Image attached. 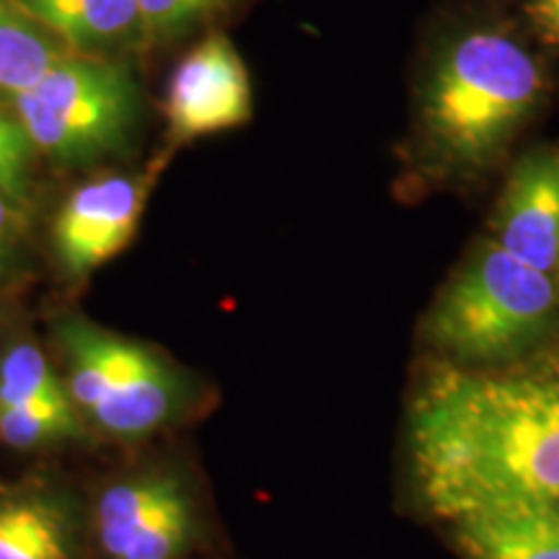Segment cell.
<instances>
[{"instance_id": "6da1fadb", "label": "cell", "mask_w": 559, "mask_h": 559, "mask_svg": "<svg viewBox=\"0 0 559 559\" xmlns=\"http://www.w3.org/2000/svg\"><path fill=\"white\" fill-rule=\"evenodd\" d=\"M559 96V60L515 0H445L425 19L409 66L394 194H481L519 156Z\"/></svg>"}, {"instance_id": "7a4b0ae2", "label": "cell", "mask_w": 559, "mask_h": 559, "mask_svg": "<svg viewBox=\"0 0 559 559\" xmlns=\"http://www.w3.org/2000/svg\"><path fill=\"white\" fill-rule=\"evenodd\" d=\"M407 440L417 495L438 519L559 508V376L430 360Z\"/></svg>"}, {"instance_id": "3957f363", "label": "cell", "mask_w": 559, "mask_h": 559, "mask_svg": "<svg viewBox=\"0 0 559 559\" xmlns=\"http://www.w3.org/2000/svg\"><path fill=\"white\" fill-rule=\"evenodd\" d=\"M419 340L459 368L519 366L559 342V288L485 234L440 285Z\"/></svg>"}, {"instance_id": "277c9868", "label": "cell", "mask_w": 559, "mask_h": 559, "mask_svg": "<svg viewBox=\"0 0 559 559\" xmlns=\"http://www.w3.org/2000/svg\"><path fill=\"white\" fill-rule=\"evenodd\" d=\"M143 107L130 66L86 55H70L29 91L9 99L37 156L58 166H91L128 151Z\"/></svg>"}, {"instance_id": "5b68a950", "label": "cell", "mask_w": 559, "mask_h": 559, "mask_svg": "<svg viewBox=\"0 0 559 559\" xmlns=\"http://www.w3.org/2000/svg\"><path fill=\"white\" fill-rule=\"evenodd\" d=\"M58 342L68 360L70 400L109 436H151L185 412V379L153 349L86 319L62 321Z\"/></svg>"}, {"instance_id": "8992f818", "label": "cell", "mask_w": 559, "mask_h": 559, "mask_svg": "<svg viewBox=\"0 0 559 559\" xmlns=\"http://www.w3.org/2000/svg\"><path fill=\"white\" fill-rule=\"evenodd\" d=\"M487 236L559 288V140L523 145L510 160Z\"/></svg>"}, {"instance_id": "52a82bcc", "label": "cell", "mask_w": 559, "mask_h": 559, "mask_svg": "<svg viewBox=\"0 0 559 559\" xmlns=\"http://www.w3.org/2000/svg\"><path fill=\"white\" fill-rule=\"evenodd\" d=\"M249 70L223 32H210L179 62L166 94V120L174 143L241 128L251 120Z\"/></svg>"}, {"instance_id": "ba28073f", "label": "cell", "mask_w": 559, "mask_h": 559, "mask_svg": "<svg viewBox=\"0 0 559 559\" xmlns=\"http://www.w3.org/2000/svg\"><path fill=\"white\" fill-rule=\"evenodd\" d=\"M151 181L148 174H107L62 202L52 226V247L68 275L86 277L128 247Z\"/></svg>"}, {"instance_id": "9c48e42d", "label": "cell", "mask_w": 559, "mask_h": 559, "mask_svg": "<svg viewBox=\"0 0 559 559\" xmlns=\"http://www.w3.org/2000/svg\"><path fill=\"white\" fill-rule=\"evenodd\" d=\"M0 559H81L79 510L58 487L0 492Z\"/></svg>"}, {"instance_id": "30bf717a", "label": "cell", "mask_w": 559, "mask_h": 559, "mask_svg": "<svg viewBox=\"0 0 559 559\" xmlns=\"http://www.w3.org/2000/svg\"><path fill=\"white\" fill-rule=\"evenodd\" d=\"M70 52L122 60L148 45L138 0H11Z\"/></svg>"}, {"instance_id": "8fae6325", "label": "cell", "mask_w": 559, "mask_h": 559, "mask_svg": "<svg viewBox=\"0 0 559 559\" xmlns=\"http://www.w3.org/2000/svg\"><path fill=\"white\" fill-rule=\"evenodd\" d=\"M192 500L169 472H145L109 485L94 506V539L107 559H128L169 510Z\"/></svg>"}, {"instance_id": "7c38bea8", "label": "cell", "mask_w": 559, "mask_h": 559, "mask_svg": "<svg viewBox=\"0 0 559 559\" xmlns=\"http://www.w3.org/2000/svg\"><path fill=\"white\" fill-rule=\"evenodd\" d=\"M466 559H559V508L515 506L451 521Z\"/></svg>"}, {"instance_id": "4fadbf2b", "label": "cell", "mask_w": 559, "mask_h": 559, "mask_svg": "<svg viewBox=\"0 0 559 559\" xmlns=\"http://www.w3.org/2000/svg\"><path fill=\"white\" fill-rule=\"evenodd\" d=\"M70 55L75 52H70L39 21H34L11 0H0V96L3 99L29 91Z\"/></svg>"}, {"instance_id": "5bb4252c", "label": "cell", "mask_w": 559, "mask_h": 559, "mask_svg": "<svg viewBox=\"0 0 559 559\" xmlns=\"http://www.w3.org/2000/svg\"><path fill=\"white\" fill-rule=\"evenodd\" d=\"M73 404L45 353L32 342H13L0 358V407Z\"/></svg>"}, {"instance_id": "9a60e30c", "label": "cell", "mask_w": 559, "mask_h": 559, "mask_svg": "<svg viewBox=\"0 0 559 559\" xmlns=\"http://www.w3.org/2000/svg\"><path fill=\"white\" fill-rule=\"evenodd\" d=\"M75 404L0 407V438L13 449H37L60 440L86 438Z\"/></svg>"}, {"instance_id": "2e32d148", "label": "cell", "mask_w": 559, "mask_h": 559, "mask_svg": "<svg viewBox=\"0 0 559 559\" xmlns=\"http://www.w3.org/2000/svg\"><path fill=\"white\" fill-rule=\"evenodd\" d=\"M241 0H138L148 41H174L226 16Z\"/></svg>"}, {"instance_id": "e0dca14e", "label": "cell", "mask_w": 559, "mask_h": 559, "mask_svg": "<svg viewBox=\"0 0 559 559\" xmlns=\"http://www.w3.org/2000/svg\"><path fill=\"white\" fill-rule=\"evenodd\" d=\"M34 158H37V151L16 115L0 107V194L21 205H29Z\"/></svg>"}, {"instance_id": "ac0fdd59", "label": "cell", "mask_w": 559, "mask_h": 559, "mask_svg": "<svg viewBox=\"0 0 559 559\" xmlns=\"http://www.w3.org/2000/svg\"><path fill=\"white\" fill-rule=\"evenodd\" d=\"M29 205L0 194V280L16 270L29 236Z\"/></svg>"}, {"instance_id": "d6986e66", "label": "cell", "mask_w": 559, "mask_h": 559, "mask_svg": "<svg viewBox=\"0 0 559 559\" xmlns=\"http://www.w3.org/2000/svg\"><path fill=\"white\" fill-rule=\"evenodd\" d=\"M515 9L531 34L559 60V0H515Z\"/></svg>"}]
</instances>
